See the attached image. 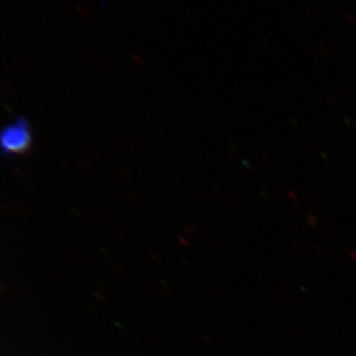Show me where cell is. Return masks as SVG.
I'll list each match as a JSON object with an SVG mask.
<instances>
[{
	"mask_svg": "<svg viewBox=\"0 0 356 356\" xmlns=\"http://www.w3.org/2000/svg\"><path fill=\"white\" fill-rule=\"evenodd\" d=\"M31 144V127L24 118H19L0 132V147L5 153L21 154L28 151Z\"/></svg>",
	"mask_w": 356,
	"mask_h": 356,
	"instance_id": "obj_1",
	"label": "cell"
}]
</instances>
